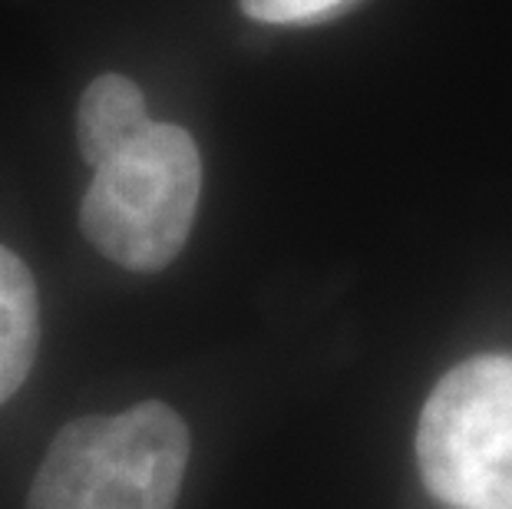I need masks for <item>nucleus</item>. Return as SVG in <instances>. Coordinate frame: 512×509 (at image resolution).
Segmentation results:
<instances>
[{
  "instance_id": "nucleus-5",
  "label": "nucleus",
  "mask_w": 512,
  "mask_h": 509,
  "mask_svg": "<svg viewBox=\"0 0 512 509\" xmlns=\"http://www.w3.org/2000/svg\"><path fill=\"white\" fill-rule=\"evenodd\" d=\"M40 341L37 285L27 265L0 245V404L27 381Z\"/></svg>"
},
{
  "instance_id": "nucleus-2",
  "label": "nucleus",
  "mask_w": 512,
  "mask_h": 509,
  "mask_svg": "<svg viewBox=\"0 0 512 509\" xmlns=\"http://www.w3.org/2000/svg\"><path fill=\"white\" fill-rule=\"evenodd\" d=\"M202 192L199 146L182 126L149 123L93 169L80 225L93 248L129 272H159L182 252Z\"/></svg>"
},
{
  "instance_id": "nucleus-6",
  "label": "nucleus",
  "mask_w": 512,
  "mask_h": 509,
  "mask_svg": "<svg viewBox=\"0 0 512 509\" xmlns=\"http://www.w3.org/2000/svg\"><path fill=\"white\" fill-rule=\"evenodd\" d=\"M344 0H242V10L261 24H298L334 10Z\"/></svg>"
},
{
  "instance_id": "nucleus-1",
  "label": "nucleus",
  "mask_w": 512,
  "mask_h": 509,
  "mask_svg": "<svg viewBox=\"0 0 512 509\" xmlns=\"http://www.w3.org/2000/svg\"><path fill=\"white\" fill-rule=\"evenodd\" d=\"M189 453V427L159 400L80 417L53 437L27 509H176Z\"/></svg>"
},
{
  "instance_id": "nucleus-4",
  "label": "nucleus",
  "mask_w": 512,
  "mask_h": 509,
  "mask_svg": "<svg viewBox=\"0 0 512 509\" xmlns=\"http://www.w3.org/2000/svg\"><path fill=\"white\" fill-rule=\"evenodd\" d=\"M149 123L143 90L119 73H103L86 86L76 110V143L83 159L96 169L139 133H146Z\"/></svg>"
},
{
  "instance_id": "nucleus-3",
  "label": "nucleus",
  "mask_w": 512,
  "mask_h": 509,
  "mask_svg": "<svg viewBox=\"0 0 512 509\" xmlns=\"http://www.w3.org/2000/svg\"><path fill=\"white\" fill-rule=\"evenodd\" d=\"M417 463L450 509H512V357H470L433 387Z\"/></svg>"
}]
</instances>
